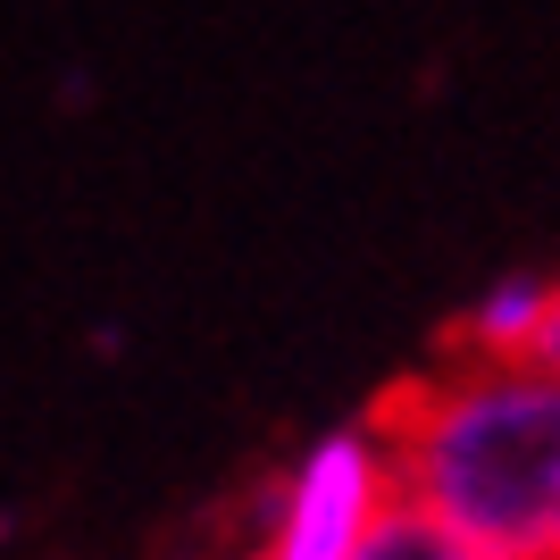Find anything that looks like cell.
<instances>
[{
    "instance_id": "3957f363",
    "label": "cell",
    "mask_w": 560,
    "mask_h": 560,
    "mask_svg": "<svg viewBox=\"0 0 560 560\" xmlns=\"http://www.w3.org/2000/svg\"><path fill=\"white\" fill-rule=\"evenodd\" d=\"M544 302H552V268H511V277H493L486 293L460 310V343L452 351H477V360H536Z\"/></svg>"
},
{
    "instance_id": "277c9868",
    "label": "cell",
    "mask_w": 560,
    "mask_h": 560,
    "mask_svg": "<svg viewBox=\"0 0 560 560\" xmlns=\"http://www.w3.org/2000/svg\"><path fill=\"white\" fill-rule=\"evenodd\" d=\"M360 560H493V552H486V544H468V536H452V527H435V518L410 511V502H394Z\"/></svg>"
},
{
    "instance_id": "5b68a950",
    "label": "cell",
    "mask_w": 560,
    "mask_h": 560,
    "mask_svg": "<svg viewBox=\"0 0 560 560\" xmlns=\"http://www.w3.org/2000/svg\"><path fill=\"white\" fill-rule=\"evenodd\" d=\"M536 360L560 376V268H552V302H544V343H536Z\"/></svg>"
},
{
    "instance_id": "7a4b0ae2",
    "label": "cell",
    "mask_w": 560,
    "mask_h": 560,
    "mask_svg": "<svg viewBox=\"0 0 560 560\" xmlns=\"http://www.w3.org/2000/svg\"><path fill=\"white\" fill-rule=\"evenodd\" d=\"M394 502L401 493H394V460H385L376 419L327 427L277 477L268 518H259V544L243 560H360Z\"/></svg>"
},
{
    "instance_id": "6da1fadb",
    "label": "cell",
    "mask_w": 560,
    "mask_h": 560,
    "mask_svg": "<svg viewBox=\"0 0 560 560\" xmlns=\"http://www.w3.org/2000/svg\"><path fill=\"white\" fill-rule=\"evenodd\" d=\"M394 493L493 560H560V376L544 360H477L410 376L376 410Z\"/></svg>"
}]
</instances>
